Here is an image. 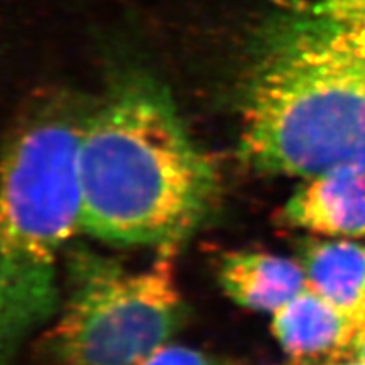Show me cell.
Listing matches in <instances>:
<instances>
[{
	"instance_id": "cell-2",
	"label": "cell",
	"mask_w": 365,
	"mask_h": 365,
	"mask_svg": "<svg viewBox=\"0 0 365 365\" xmlns=\"http://www.w3.org/2000/svg\"><path fill=\"white\" fill-rule=\"evenodd\" d=\"M81 230L175 252L217 191V173L161 86L129 81L83 125Z\"/></svg>"
},
{
	"instance_id": "cell-5",
	"label": "cell",
	"mask_w": 365,
	"mask_h": 365,
	"mask_svg": "<svg viewBox=\"0 0 365 365\" xmlns=\"http://www.w3.org/2000/svg\"><path fill=\"white\" fill-rule=\"evenodd\" d=\"M271 331L286 355L299 365L350 359L359 322L312 287L272 313Z\"/></svg>"
},
{
	"instance_id": "cell-1",
	"label": "cell",
	"mask_w": 365,
	"mask_h": 365,
	"mask_svg": "<svg viewBox=\"0 0 365 365\" xmlns=\"http://www.w3.org/2000/svg\"><path fill=\"white\" fill-rule=\"evenodd\" d=\"M239 149L267 175L365 168V19L274 22L245 86Z\"/></svg>"
},
{
	"instance_id": "cell-8",
	"label": "cell",
	"mask_w": 365,
	"mask_h": 365,
	"mask_svg": "<svg viewBox=\"0 0 365 365\" xmlns=\"http://www.w3.org/2000/svg\"><path fill=\"white\" fill-rule=\"evenodd\" d=\"M299 262L308 287L344 309L365 308V244L352 240H304Z\"/></svg>"
},
{
	"instance_id": "cell-12",
	"label": "cell",
	"mask_w": 365,
	"mask_h": 365,
	"mask_svg": "<svg viewBox=\"0 0 365 365\" xmlns=\"http://www.w3.org/2000/svg\"><path fill=\"white\" fill-rule=\"evenodd\" d=\"M317 365H365V362L357 359H336V360H330V362H323Z\"/></svg>"
},
{
	"instance_id": "cell-4",
	"label": "cell",
	"mask_w": 365,
	"mask_h": 365,
	"mask_svg": "<svg viewBox=\"0 0 365 365\" xmlns=\"http://www.w3.org/2000/svg\"><path fill=\"white\" fill-rule=\"evenodd\" d=\"M175 252L143 271L78 259L73 284L48 331L58 365H140L182 322Z\"/></svg>"
},
{
	"instance_id": "cell-6",
	"label": "cell",
	"mask_w": 365,
	"mask_h": 365,
	"mask_svg": "<svg viewBox=\"0 0 365 365\" xmlns=\"http://www.w3.org/2000/svg\"><path fill=\"white\" fill-rule=\"evenodd\" d=\"M286 225L336 239L365 237V168L308 178L281 210Z\"/></svg>"
},
{
	"instance_id": "cell-7",
	"label": "cell",
	"mask_w": 365,
	"mask_h": 365,
	"mask_svg": "<svg viewBox=\"0 0 365 365\" xmlns=\"http://www.w3.org/2000/svg\"><path fill=\"white\" fill-rule=\"evenodd\" d=\"M218 284L242 308L276 313L308 287L299 261L264 250H235L218 264Z\"/></svg>"
},
{
	"instance_id": "cell-3",
	"label": "cell",
	"mask_w": 365,
	"mask_h": 365,
	"mask_svg": "<svg viewBox=\"0 0 365 365\" xmlns=\"http://www.w3.org/2000/svg\"><path fill=\"white\" fill-rule=\"evenodd\" d=\"M81 134L43 117L0 156V365L61 309V259L81 230Z\"/></svg>"
},
{
	"instance_id": "cell-11",
	"label": "cell",
	"mask_w": 365,
	"mask_h": 365,
	"mask_svg": "<svg viewBox=\"0 0 365 365\" xmlns=\"http://www.w3.org/2000/svg\"><path fill=\"white\" fill-rule=\"evenodd\" d=\"M352 314H355V318H357L359 330L357 335H355L352 350H350V359H357L365 362V308Z\"/></svg>"
},
{
	"instance_id": "cell-10",
	"label": "cell",
	"mask_w": 365,
	"mask_h": 365,
	"mask_svg": "<svg viewBox=\"0 0 365 365\" xmlns=\"http://www.w3.org/2000/svg\"><path fill=\"white\" fill-rule=\"evenodd\" d=\"M140 365H215L198 350L181 345H163Z\"/></svg>"
},
{
	"instance_id": "cell-13",
	"label": "cell",
	"mask_w": 365,
	"mask_h": 365,
	"mask_svg": "<svg viewBox=\"0 0 365 365\" xmlns=\"http://www.w3.org/2000/svg\"><path fill=\"white\" fill-rule=\"evenodd\" d=\"M296 365H298V364H296Z\"/></svg>"
},
{
	"instance_id": "cell-9",
	"label": "cell",
	"mask_w": 365,
	"mask_h": 365,
	"mask_svg": "<svg viewBox=\"0 0 365 365\" xmlns=\"http://www.w3.org/2000/svg\"><path fill=\"white\" fill-rule=\"evenodd\" d=\"M286 14L365 19V0H269Z\"/></svg>"
}]
</instances>
